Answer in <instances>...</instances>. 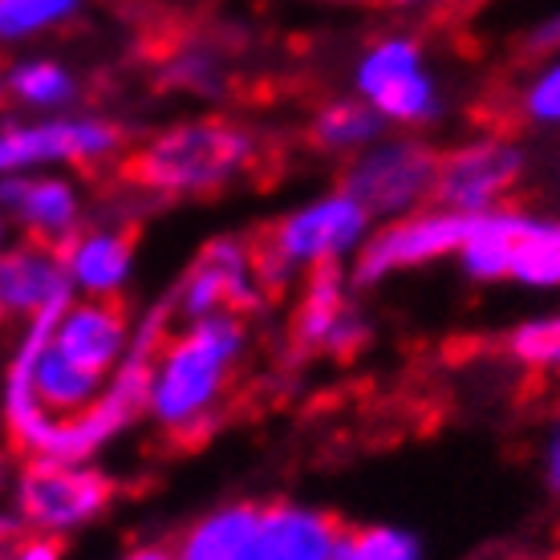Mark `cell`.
I'll use <instances>...</instances> for the list:
<instances>
[{"label": "cell", "instance_id": "cell-1", "mask_svg": "<svg viewBox=\"0 0 560 560\" xmlns=\"http://www.w3.org/2000/svg\"><path fill=\"white\" fill-rule=\"evenodd\" d=\"M248 329L240 313H211L167 334L151 365L147 415L175 443H199L220 427V407L232 386Z\"/></svg>", "mask_w": 560, "mask_h": 560}, {"label": "cell", "instance_id": "cell-2", "mask_svg": "<svg viewBox=\"0 0 560 560\" xmlns=\"http://www.w3.org/2000/svg\"><path fill=\"white\" fill-rule=\"evenodd\" d=\"M253 163V130L224 118H191L142 142L127 159V179L154 199H196L228 187Z\"/></svg>", "mask_w": 560, "mask_h": 560}, {"label": "cell", "instance_id": "cell-3", "mask_svg": "<svg viewBox=\"0 0 560 560\" xmlns=\"http://www.w3.org/2000/svg\"><path fill=\"white\" fill-rule=\"evenodd\" d=\"M370 215L353 196L341 187L329 196H317L289 211L284 220L265 232L260 244H253L256 277L265 284V293L284 289L296 272H308L317 265H341L346 256H358V248L370 236Z\"/></svg>", "mask_w": 560, "mask_h": 560}, {"label": "cell", "instance_id": "cell-4", "mask_svg": "<svg viewBox=\"0 0 560 560\" xmlns=\"http://www.w3.org/2000/svg\"><path fill=\"white\" fill-rule=\"evenodd\" d=\"M114 479L90 463L28 455L16 476V516L42 536L78 533L110 508Z\"/></svg>", "mask_w": 560, "mask_h": 560}, {"label": "cell", "instance_id": "cell-5", "mask_svg": "<svg viewBox=\"0 0 560 560\" xmlns=\"http://www.w3.org/2000/svg\"><path fill=\"white\" fill-rule=\"evenodd\" d=\"M353 90L390 127H427L443 110L439 82L427 73L422 45L407 33L378 37L358 57Z\"/></svg>", "mask_w": 560, "mask_h": 560}, {"label": "cell", "instance_id": "cell-6", "mask_svg": "<svg viewBox=\"0 0 560 560\" xmlns=\"http://www.w3.org/2000/svg\"><path fill=\"white\" fill-rule=\"evenodd\" d=\"M439 154L419 139H378L350 159L341 191L365 208L370 220H398L434 196Z\"/></svg>", "mask_w": 560, "mask_h": 560}, {"label": "cell", "instance_id": "cell-7", "mask_svg": "<svg viewBox=\"0 0 560 560\" xmlns=\"http://www.w3.org/2000/svg\"><path fill=\"white\" fill-rule=\"evenodd\" d=\"M471 215L451 208L434 211H410L398 220H386L382 232H370L365 244L353 256L350 284L353 289H374L382 280H390L394 272H407V268L431 265L443 256H455L459 244L467 240Z\"/></svg>", "mask_w": 560, "mask_h": 560}, {"label": "cell", "instance_id": "cell-8", "mask_svg": "<svg viewBox=\"0 0 560 560\" xmlns=\"http://www.w3.org/2000/svg\"><path fill=\"white\" fill-rule=\"evenodd\" d=\"M122 151V130L106 118H42L0 127V175L33 167H102Z\"/></svg>", "mask_w": 560, "mask_h": 560}, {"label": "cell", "instance_id": "cell-9", "mask_svg": "<svg viewBox=\"0 0 560 560\" xmlns=\"http://www.w3.org/2000/svg\"><path fill=\"white\" fill-rule=\"evenodd\" d=\"M265 284L256 277L253 244L232 236H220L203 244L196 265L183 272V280L171 293V308L183 325L211 317V313H253L265 305Z\"/></svg>", "mask_w": 560, "mask_h": 560}, {"label": "cell", "instance_id": "cell-10", "mask_svg": "<svg viewBox=\"0 0 560 560\" xmlns=\"http://www.w3.org/2000/svg\"><path fill=\"white\" fill-rule=\"evenodd\" d=\"M524 175V151L508 139H479L439 154L434 167V203L463 215L495 211L512 196Z\"/></svg>", "mask_w": 560, "mask_h": 560}, {"label": "cell", "instance_id": "cell-11", "mask_svg": "<svg viewBox=\"0 0 560 560\" xmlns=\"http://www.w3.org/2000/svg\"><path fill=\"white\" fill-rule=\"evenodd\" d=\"M350 277L341 265L308 268L301 305L293 313V346L301 353L350 358L365 341V317L350 301Z\"/></svg>", "mask_w": 560, "mask_h": 560}, {"label": "cell", "instance_id": "cell-12", "mask_svg": "<svg viewBox=\"0 0 560 560\" xmlns=\"http://www.w3.org/2000/svg\"><path fill=\"white\" fill-rule=\"evenodd\" d=\"M0 215L16 220L28 240L61 253L82 232V196L54 175H0Z\"/></svg>", "mask_w": 560, "mask_h": 560}, {"label": "cell", "instance_id": "cell-13", "mask_svg": "<svg viewBox=\"0 0 560 560\" xmlns=\"http://www.w3.org/2000/svg\"><path fill=\"white\" fill-rule=\"evenodd\" d=\"M54 346L70 362L110 378L130 346V317L122 301H98V296L70 301L54 325Z\"/></svg>", "mask_w": 560, "mask_h": 560}, {"label": "cell", "instance_id": "cell-14", "mask_svg": "<svg viewBox=\"0 0 560 560\" xmlns=\"http://www.w3.org/2000/svg\"><path fill=\"white\" fill-rule=\"evenodd\" d=\"M70 277L61 265V253L37 240L0 248V322L9 317H33L42 308L70 301Z\"/></svg>", "mask_w": 560, "mask_h": 560}, {"label": "cell", "instance_id": "cell-15", "mask_svg": "<svg viewBox=\"0 0 560 560\" xmlns=\"http://www.w3.org/2000/svg\"><path fill=\"white\" fill-rule=\"evenodd\" d=\"M337 533L341 524L322 508L272 500L260 504L253 560H334Z\"/></svg>", "mask_w": 560, "mask_h": 560}, {"label": "cell", "instance_id": "cell-16", "mask_svg": "<svg viewBox=\"0 0 560 560\" xmlns=\"http://www.w3.org/2000/svg\"><path fill=\"white\" fill-rule=\"evenodd\" d=\"M70 289L98 301H118L135 272V240L122 228H90L61 248Z\"/></svg>", "mask_w": 560, "mask_h": 560}, {"label": "cell", "instance_id": "cell-17", "mask_svg": "<svg viewBox=\"0 0 560 560\" xmlns=\"http://www.w3.org/2000/svg\"><path fill=\"white\" fill-rule=\"evenodd\" d=\"M256 528H260V504L232 500L203 512L171 548L175 560H253Z\"/></svg>", "mask_w": 560, "mask_h": 560}, {"label": "cell", "instance_id": "cell-18", "mask_svg": "<svg viewBox=\"0 0 560 560\" xmlns=\"http://www.w3.org/2000/svg\"><path fill=\"white\" fill-rule=\"evenodd\" d=\"M520 220H524V211H512V208H495V211H483V215H471L467 240H463L459 253H455L463 277L476 280V284L508 280Z\"/></svg>", "mask_w": 560, "mask_h": 560}, {"label": "cell", "instance_id": "cell-19", "mask_svg": "<svg viewBox=\"0 0 560 560\" xmlns=\"http://www.w3.org/2000/svg\"><path fill=\"white\" fill-rule=\"evenodd\" d=\"M382 127L386 122L362 98L325 102L308 122V142L322 154H358L382 139Z\"/></svg>", "mask_w": 560, "mask_h": 560}, {"label": "cell", "instance_id": "cell-20", "mask_svg": "<svg viewBox=\"0 0 560 560\" xmlns=\"http://www.w3.org/2000/svg\"><path fill=\"white\" fill-rule=\"evenodd\" d=\"M508 280L524 289H560V220L524 215L512 248Z\"/></svg>", "mask_w": 560, "mask_h": 560}, {"label": "cell", "instance_id": "cell-21", "mask_svg": "<svg viewBox=\"0 0 560 560\" xmlns=\"http://www.w3.org/2000/svg\"><path fill=\"white\" fill-rule=\"evenodd\" d=\"M4 94L33 110H61L78 98V78L54 57H25L4 70Z\"/></svg>", "mask_w": 560, "mask_h": 560}, {"label": "cell", "instance_id": "cell-22", "mask_svg": "<svg viewBox=\"0 0 560 560\" xmlns=\"http://www.w3.org/2000/svg\"><path fill=\"white\" fill-rule=\"evenodd\" d=\"M334 560H422V540L398 524H358L337 533Z\"/></svg>", "mask_w": 560, "mask_h": 560}, {"label": "cell", "instance_id": "cell-23", "mask_svg": "<svg viewBox=\"0 0 560 560\" xmlns=\"http://www.w3.org/2000/svg\"><path fill=\"white\" fill-rule=\"evenodd\" d=\"M82 9V0H0V45L42 37L66 25Z\"/></svg>", "mask_w": 560, "mask_h": 560}, {"label": "cell", "instance_id": "cell-24", "mask_svg": "<svg viewBox=\"0 0 560 560\" xmlns=\"http://www.w3.org/2000/svg\"><path fill=\"white\" fill-rule=\"evenodd\" d=\"M508 358L524 370H560V313L520 322L504 341Z\"/></svg>", "mask_w": 560, "mask_h": 560}, {"label": "cell", "instance_id": "cell-25", "mask_svg": "<svg viewBox=\"0 0 560 560\" xmlns=\"http://www.w3.org/2000/svg\"><path fill=\"white\" fill-rule=\"evenodd\" d=\"M163 78H167V85H175V90H191V94L215 98V94L224 90V61H220L215 49H208V45H183L179 54L167 61Z\"/></svg>", "mask_w": 560, "mask_h": 560}, {"label": "cell", "instance_id": "cell-26", "mask_svg": "<svg viewBox=\"0 0 560 560\" xmlns=\"http://www.w3.org/2000/svg\"><path fill=\"white\" fill-rule=\"evenodd\" d=\"M520 110L536 127H560V54L548 57L520 94Z\"/></svg>", "mask_w": 560, "mask_h": 560}, {"label": "cell", "instance_id": "cell-27", "mask_svg": "<svg viewBox=\"0 0 560 560\" xmlns=\"http://www.w3.org/2000/svg\"><path fill=\"white\" fill-rule=\"evenodd\" d=\"M66 548H61V536H42L33 533L28 540H13V545L0 552V560H61Z\"/></svg>", "mask_w": 560, "mask_h": 560}, {"label": "cell", "instance_id": "cell-28", "mask_svg": "<svg viewBox=\"0 0 560 560\" xmlns=\"http://www.w3.org/2000/svg\"><path fill=\"white\" fill-rule=\"evenodd\" d=\"M524 49L536 57H557L560 54V13L536 21V25L528 28V37H524Z\"/></svg>", "mask_w": 560, "mask_h": 560}, {"label": "cell", "instance_id": "cell-29", "mask_svg": "<svg viewBox=\"0 0 560 560\" xmlns=\"http://www.w3.org/2000/svg\"><path fill=\"white\" fill-rule=\"evenodd\" d=\"M545 483H548V491L560 500V415H557V422H552L548 443H545Z\"/></svg>", "mask_w": 560, "mask_h": 560}, {"label": "cell", "instance_id": "cell-30", "mask_svg": "<svg viewBox=\"0 0 560 560\" xmlns=\"http://www.w3.org/2000/svg\"><path fill=\"white\" fill-rule=\"evenodd\" d=\"M118 560H175V548H171V545H151V540H147V545L127 548Z\"/></svg>", "mask_w": 560, "mask_h": 560}, {"label": "cell", "instance_id": "cell-31", "mask_svg": "<svg viewBox=\"0 0 560 560\" xmlns=\"http://www.w3.org/2000/svg\"><path fill=\"white\" fill-rule=\"evenodd\" d=\"M16 533H21V516H9V512H0V552L13 545Z\"/></svg>", "mask_w": 560, "mask_h": 560}, {"label": "cell", "instance_id": "cell-32", "mask_svg": "<svg viewBox=\"0 0 560 560\" xmlns=\"http://www.w3.org/2000/svg\"><path fill=\"white\" fill-rule=\"evenodd\" d=\"M394 9H422V4H431V0H386Z\"/></svg>", "mask_w": 560, "mask_h": 560}, {"label": "cell", "instance_id": "cell-33", "mask_svg": "<svg viewBox=\"0 0 560 560\" xmlns=\"http://www.w3.org/2000/svg\"><path fill=\"white\" fill-rule=\"evenodd\" d=\"M329 4H365V0H329Z\"/></svg>", "mask_w": 560, "mask_h": 560}, {"label": "cell", "instance_id": "cell-34", "mask_svg": "<svg viewBox=\"0 0 560 560\" xmlns=\"http://www.w3.org/2000/svg\"><path fill=\"white\" fill-rule=\"evenodd\" d=\"M0 98H4V70H0Z\"/></svg>", "mask_w": 560, "mask_h": 560}, {"label": "cell", "instance_id": "cell-35", "mask_svg": "<svg viewBox=\"0 0 560 560\" xmlns=\"http://www.w3.org/2000/svg\"><path fill=\"white\" fill-rule=\"evenodd\" d=\"M0 228H4V215H0Z\"/></svg>", "mask_w": 560, "mask_h": 560}]
</instances>
